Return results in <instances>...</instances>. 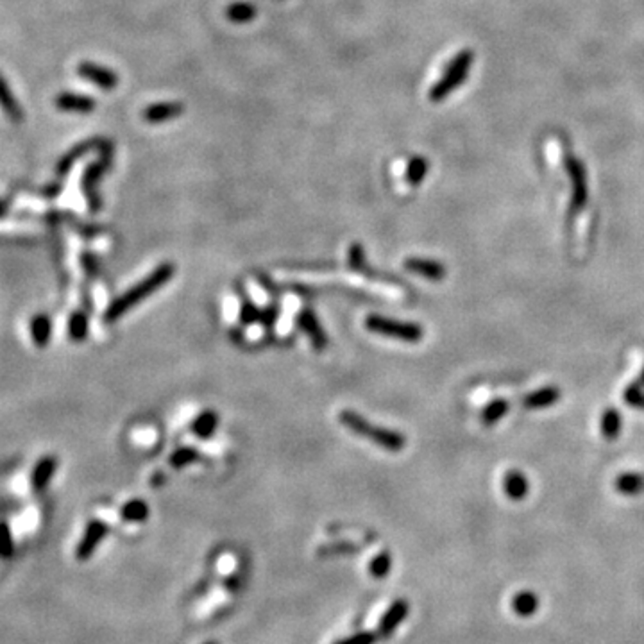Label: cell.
I'll return each mask as SVG.
<instances>
[{
	"mask_svg": "<svg viewBox=\"0 0 644 644\" xmlns=\"http://www.w3.org/2000/svg\"><path fill=\"white\" fill-rule=\"evenodd\" d=\"M174 271L176 267L172 263H161L160 267L154 269L145 280H142L140 283H136L131 290L124 292L122 296L117 297V299L111 303L110 308L106 310V315H104L106 322L119 321L126 312H129V310L135 308L136 305H140L144 299H147L149 296H153L154 292H158L167 281L172 280Z\"/></svg>",
	"mask_w": 644,
	"mask_h": 644,
	"instance_id": "1",
	"label": "cell"
},
{
	"mask_svg": "<svg viewBox=\"0 0 644 644\" xmlns=\"http://www.w3.org/2000/svg\"><path fill=\"white\" fill-rule=\"evenodd\" d=\"M339 419H340V423H342L344 426H348L353 433L364 437V439H367V441L374 442V444L383 448V450L394 451L396 453V451H401L402 448H405V442H407L405 435L394 432V430L382 428V426L371 424L369 421L364 419V417H362L360 414H356V412H351V410L340 412Z\"/></svg>",
	"mask_w": 644,
	"mask_h": 644,
	"instance_id": "2",
	"label": "cell"
},
{
	"mask_svg": "<svg viewBox=\"0 0 644 644\" xmlns=\"http://www.w3.org/2000/svg\"><path fill=\"white\" fill-rule=\"evenodd\" d=\"M473 61H475V54L471 51H462L460 54L455 56L453 61L446 68V74L442 76V79L430 92V99L433 102L444 101L453 90H457L467 79V74H469Z\"/></svg>",
	"mask_w": 644,
	"mask_h": 644,
	"instance_id": "3",
	"label": "cell"
},
{
	"mask_svg": "<svg viewBox=\"0 0 644 644\" xmlns=\"http://www.w3.org/2000/svg\"><path fill=\"white\" fill-rule=\"evenodd\" d=\"M365 328L373 333H378V335L405 340V342H419L424 335L423 328L419 324L396 321V319L383 317V315H369L365 321Z\"/></svg>",
	"mask_w": 644,
	"mask_h": 644,
	"instance_id": "4",
	"label": "cell"
},
{
	"mask_svg": "<svg viewBox=\"0 0 644 644\" xmlns=\"http://www.w3.org/2000/svg\"><path fill=\"white\" fill-rule=\"evenodd\" d=\"M566 172L571 179V210L578 212L587 204L589 188H587V176L582 161L577 156H566Z\"/></svg>",
	"mask_w": 644,
	"mask_h": 644,
	"instance_id": "5",
	"label": "cell"
},
{
	"mask_svg": "<svg viewBox=\"0 0 644 644\" xmlns=\"http://www.w3.org/2000/svg\"><path fill=\"white\" fill-rule=\"evenodd\" d=\"M104 154H102L101 161L94 163V165H90L86 169L85 176H83V190H85L86 197L90 199V206L92 210H99L101 208V203H99V195H97V183L99 179L102 178V174L106 172V169L110 167L111 161V145L108 142H104V145H101Z\"/></svg>",
	"mask_w": 644,
	"mask_h": 644,
	"instance_id": "6",
	"label": "cell"
},
{
	"mask_svg": "<svg viewBox=\"0 0 644 644\" xmlns=\"http://www.w3.org/2000/svg\"><path fill=\"white\" fill-rule=\"evenodd\" d=\"M108 525L106 523L99 521V519H94V521H90L86 525V530L80 537L79 544L76 548V557L80 560V562H85L88 560L90 557L94 555L95 550H97L99 544L104 541V537L108 535Z\"/></svg>",
	"mask_w": 644,
	"mask_h": 644,
	"instance_id": "7",
	"label": "cell"
},
{
	"mask_svg": "<svg viewBox=\"0 0 644 644\" xmlns=\"http://www.w3.org/2000/svg\"><path fill=\"white\" fill-rule=\"evenodd\" d=\"M77 74H79L83 79L94 83L95 86H99L101 90H106V92L115 90L117 85H119V76H117L113 70H110V68L106 67H101V65L97 63H92V61H83V63H79Z\"/></svg>",
	"mask_w": 644,
	"mask_h": 644,
	"instance_id": "8",
	"label": "cell"
},
{
	"mask_svg": "<svg viewBox=\"0 0 644 644\" xmlns=\"http://www.w3.org/2000/svg\"><path fill=\"white\" fill-rule=\"evenodd\" d=\"M408 612H410V605H408L407 600H396V602L387 609V612L382 616V619H380L378 636H392L396 632V628L407 619Z\"/></svg>",
	"mask_w": 644,
	"mask_h": 644,
	"instance_id": "9",
	"label": "cell"
},
{
	"mask_svg": "<svg viewBox=\"0 0 644 644\" xmlns=\"http://www.w3.org/2000/svg\"><path fill=\"white\" fill-rule=\"evenodd\" d=\"M297 324H299L301 330L310 337V340H312L315 349L321 351V349L326 348V344H328L326 333L322 331L321 322H319V319L315 317V314L312 312V310H308V308L303 310L301 314L297 315Z\"/></svg>",
	"mask_w": 644,
	"mask_h": 644,
	"instance_id": "10",
	"label": "cell"
},
{
	"mask_svg": "<svg viewBox=\"0 0 644 644\" xmlns=\"http://www.w3.org/2000/svg\"><path fill=\"white\" fill-rule=\"evenodd\" d=\"M97 102L90 95L72 94V92H63L56 97V108L61 111H72V113H90L94 111Z\"/></svg>",
	"mask_w": 644,
	"mask_h": 644,
	"instance_id": "11",
	"label": "cell"
},
{
	"mask_svg": "<svg viewBox=\"0 0 644 644\" xmlns=\"http://www.w3.org/2000/svg\"><path fill=\"white\" fill-rule=\"evenodd\" d=\"M405 269L412 274L423 276L426 280L432 281H441L444 280L446 267L442 263L435 262V260H424V258H408L405 262Z\"/></svg>",
	"mask_w": 644,
	"mask_h": 644,
	"instance_id": "12",
	"label": "cell"
},
{
	"mask_svg": "<svg viewBox=\"0 0 644 644\" xmlns=\"http://www.w3.org/2000/svg\"><path fill=\"white\" fill-rule=\"evenodd\" d=\"M183 104L179 102H160V104H153L144 111V119L151 124H161L167 120L178 119L179 115L183 113Z\"/></svg>",
	"mask_w": 644,
	"mask_h": 644,
	"instance_id": "13",
	"label": "cell"
},
{
	"mask_svg": "<svg viewBox=\"0 0 644 644\" xmlns=\"http://www.w3.org/2000/svg\"><path fill=\"white\" fill-rule=\"evenodd\" d=\"M56 469H58V460H56L54 457H45L36 464V467H34L33 471V478H31L34 492H43L47 489L52 476H54Z\"/></svg>",
	"mask_w": 644,
	"mask_h": 644,
	"instance_id": "14",
	"label": "cell"
},
{
	"mask_svg": "<svg viewBox=\"0 0 644 644\" xmlns=\"http://www.w3.org/2000/svg\"><path fill=\"white\" fill-rule=\"evenodd\" d=\"M0 108L4 110L9 120H13V122H22L24 120V110H22L20 102L17 101V97H15L11 88H9L8 80L2 77V74H0Z\"/></svg>",
	"mask_w": 644,
	"mask_h": 644,
	"instance_id": "15",
	"label": "cell"
},
{
	"mask_svg": "<svg viewBox=\"0 0 644 644\" xmlns=\"http://www.w3.org/2000/svg\"><path fill=\"white\" fill-rule=\"evenodd\" d=\"M562 392L557 387H543V389L535 390L532 394H528L523 401L526 408H532V410H537V408H548L551 405H555L557 401L560 399Z\"/></svg>",
	"mask_w": 644,
	"mask_h": 644,
	"instance_id": "16",
	"label": "cell"
},
{
	"mask_svg": "<svg viewBox=\"0 0 644 644\" xmlns=\"http://www.w3.org/2000/svg\"><path fill=\"white\" fill-rule=\"evenodd\" d=\"M503 487L509 498L516 501L523 500L528 494V480L525 478V475H521V471H510L509 475L505 476Z\"/></svg>",
	"mask_w": 644,
	"mask_h": 644,
	"instance_id": "17",
	"label": "cell"
},
{
	"mask_svg": "<svg viewBox=\"0 0 644 644\" xmlns=\"http://www.w3.org/2000/svg\"><path fill=\"white\" fill-rule=\"evenodd\" d=\"M512 609L517 616L521 618H530L537 612L539 609V598L535 593L530 591H523V593L516 594L512 598Z\"/></svg>",
	"mask_w": 644,
	"mask_h": 644,
	"instance_id": "18",
	"label": "cell"
},
{
	"mask_svg": "<svg viewBox=\"0 0 644 644\" xmlns=\"http://www.w3.org/2000/svg\"><path fill=\"white\" fill-rule=\"evenodd\" d=\"M217 424H219V417H217L215 412L206 410L201 416H197V419L192 423V432L199 439H210L215 433Z\"/></svg>",
	"mask_w": 644,
	"mask_h": 644,
	"instance_id": "19",
	"label": "cell"
},
{
	"mask_svg": "<svg viewBox=\"0 0 644 644\" xmlns=\"http://www.w3.org/2000/svg\"><path fill=\"white\" fill-rule=\"evenodd\" d=\"M31 333H33V339L34 342H36V346H38V348H45L52 335L51 319H49L47 315H36V317L31 321Z\"/></svg>",
	"mask_w": 644,
	"mask_h": 644,
	"instance_id": "20",
	"label": "cell"
},
{
	"mask_svg": "<svg viewBox=\"0 0 644 644\" xmlns=\"http://www.w3.org/2000/svg\"><path fill=\"white\" fill-rule=\"evenodd\" d=\"M95 144H97L95 140L83 142V144L76 145V147H74L72 151H68V153L65 154L63 158H61L60 163H58V174H60V176L67 174L68 170H70L74 165H76V161L79 160V158L85 156L86 153H90V151H92V149L95 147Z\"/></svg>",
	"mask_w": 644,
	"mask_h": 644,
	"instance_id": "21",
	"label": "cell"
},
{
	"mask_svg": "<svg viewBox=\"0 0 644 644\" xmlns=\"http://www.w3.org/2000/svg\"><path fill=\"white\" fill-rule=\"evenodd\" d=\"M616 489L621 494L636 496V494L644 491V476L636 475V473H625V475L618 476V480H616Z\"/></svg>",
	"mask_w": 644,
	"mask_h": 644,
	"instance_id": "22",
	"label": "cell"
},
{
	"mask_svg": "<svg viewBox=\"0 0 644 644\" xmlns=\"http://www.w3.org/2000/svg\"><path fill=\"white\" fill-rule=\"evenodd\" d=\"M124 521L128 523H142L147 519L149 516V507L145 501L142 500H131L122 507V512H120Z\"/></svg>",
	"mask_w": 644,
	"mask_h": 644,
	"instance_id": "23",
	"label": "cell"
},
{
	"mask_svg": "<svg viewBox=\"0 0 644 644\" xmlns=\"http://www.w3.org/2000/svg\"><path fill=\"white\" fill-rule=\"evenodd\" d=\"M619 432H621V416H619L618 410L609 408V410L603 412V416H602L603 437L609 439V441H612V439H618Z\"/></svg>",
	"mask_w": 644,
	"mask_h": 644,
	"instance_id": "24",
	"label": "cell"
},
{
	"mask_svg": "<svg viewBox=\"0 0 644 644\" xmlns=\"http://www.w3.org/2000/svg\"><path fill=\"white\" fill-rule=\"evenodd\" d=\"M509 412V401L507 399H494L492 402H489L485 410L482 412V423L487 424V426H492L494 423H498L500 419H503V416Z\"/></svg>",
	"mask_w": 644,
	"mask_h": 644,
	"instance_id": "25",
	"label": "cell"
},
{
	"mask_svg": "<svg viewBox=\"0 0 644 644\" xmlns=\"http://www.w3.org/2000/svg\"><path fill=\"white\" fill-rule=\"evenodd\" d=\"M226 15L235 24H246L256 17V9L255 6L247 4V2H235L226 9Z\"/></svg>",
	"mask_w": 644,
	"mask_h": 644,
	"instance_id": "26",
	"label": "cell"
},
{
	"mask_svg": "<svg viewBox=\"0 0 644 644\" xmlns=\"http://www.w3.org/2000/svg\"><path fill=\"white\" fill-rule=\"evenodd\" d=\"M68 335L76 342H80L88 337V317L83 312H76L68 321Z\"/></svg>",
	"mask_w": 644,
	"mask_h": 644,
	"instance_id": "27",
	"label": "cell"
},
{
	"mask_svg": "<svg viewBox=\"0 0 644 644\" xmlns=\"http://www.w3.org/2000/svg\"><path fill=\"white\" fill-rule=\"evenodd\" d=\"M17 546H15V539L11 534L8 523L0 521V559H13Z\"/></svg>",
	"mask_w": 644,
	"mask_h": 644,
	"instance_id": "28",
	"label": "cell"
},
{
	"mask_svg": "<svg viewBox=\"0 0 644 644\" xmlns=\"http://www.w3.org/2000/svg\"><path fill=\"white\" fill-rule=\"evenodd\" d=\"M426 172H428V161L424 160L423 156H416L414 160L408 163L407 169V179L410 185L417 187L424 178H426Z\"/></svg>",
	"mask_w": 644,
	"mask_h": 644,
	"instance_id": "29",
	"label": "cell"
},
{
	"mask_svg": "<svg viewBox=\"0 0 644 644\" xmlns=\"http://www.w3.org/2000/svg\"><path fill=\"white\" fill-rule=\"evenodd\" d=\"M390 568H392V559H390V553H387V551L378 553V555L374 557L369 564L371 577L382 580V578H385L387 575H389Z\"/></svg>",
	"mask_w": 644,
	"mask_h": 644,
	"instance_id": "30",
	"label": "cell"
},
{
	"mask_svg": "<svg viewBox=\"0 0 644 644\" xmlns=\"http://www.w3.org/2000/svg\"><path fill=\"white\" fill-rule=\"evenodd\" d=\"M197 458H199V453L194 448H179V450H176L174 453L170 455L169 462L176 469H181V467L194 464Z\"/></svg>",
	"mask_w": 644,
	"mask_h": 644,
	"instance_id": "31",
	"label": "cell"
},
{
	"mask_svg": "<svg viewBox=\"0 0 644 644\" xmlns=\"http://www.w3.org/2000/svg\"><path fill=\"white\" fill-rule=\"evenodd\" d=\"M623 398L625 402L630 405V407L644 408V390L643 385H639V383H634V385L628 387V389L625 390Z\"/></svg>",
	"mask_w": 644,
	"mask_h": 644,
	"instance_id": "32",
	"label": "cell"
},
{
	"mask_svg": "<svg viewBox=\"0 0 644 644\" xmlns=\"http://www.w3.org/2000/svg\"><path fill=\"white\" fill-rule=\"evenodd\" d=\"M378 639L376 632H358V634H353L349 636L348 639L339 641L337 644H374Z\"/></svg>",
	"mask_w": 644,
	"mask_h": 644,
	"instance_id": "33",
	"label": "cell"
},
{
	"mask_svg": "<svg viewBox=\"0 0 644 644\" xmlns=\"http://www.w3.org/2000/svg\"><path fill=\"white\" fill-rule=\"evenodd\" d=\"M349 263L353 269H362L365 265V255L360 244H355L349 251Z\"/></svg>",
	"mask_w": 644,
	"mask_h": 644,
	"instance_id": "34",
	"label": "cell"
},
{
	"mask_svg": "<svg viewBox=\"0 0 644 644\" xmlns=\"http://www.w3.org/2000/svg\"><path fill=\"white\" fill-rule=\"evenodd\" d=\"M240 319H242V322H246V324H251V322L258 321V319H260V312L255 308V306L251 305V303H246V305L242 306Z\"/></svg>",
	"mask_w": 644,
	"mask_h": 644,
	"instance_id": "35",
	"label": "cell"
},
{
	"mask_svg": "<svg viewBox=\"0 0 644 644\" xmlns=\"http://www.w3.org/2000/svg\"><path fill=\"white\" fill-rule=\"evenodd\" d=\"M637 383L644 387V369H643V373H641V378H639V382H637Z\"/></svg>",
	"mask_w": 644,
	"mask_h": 644,
	"instance_id": "36",
	"label": "cell"
},
{
	"mask_svg": "<svg viewBox=\"0 0 644 644\" xmlns=\"http://www.w3.org/2000/svg\"><path fill=\"white\" fill-rule=\"evenodd\" d=\"M4 212V204H0V213Z\"/></svg>",
	"mask_w": 644,
	"mask_h": 644,
	"instance_id": "37",
	"label": "cell"
},
{
	"mask_svg": "<svg viewBox=\"0 0 644 644\" xmlns=\"http://www.w3.org/2000/svg\"><path fill=\"white\" fill-rule=\"evenodd\" d=\"M206 644H217V643H206Z\"/></svg>",
	"mask_w": 644,
	"mask_h": 644,
	"instance_id": "38",
	"label": "cell"
}]
</instances>
